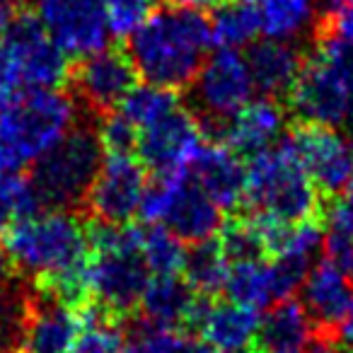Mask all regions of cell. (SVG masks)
Here are the masks:
<instances>
[{"label": "cell", "instance_id": "cell-1", "mask_svg": "<svg viewBox=\"0 0 353 353\" xmlns=\"http://www.w3.org/2000/svg\"><path fill=\"white\" fill-rule=\"evenodd\" d=\"M213 46L211 22L201 10L170 6L152 15L128 37V56L145 83L170 90L189 88Z\"/></svg>", "mask_w": 353, "mask_h": 353}, {"label": "cell", "instance_id": "cell-2", "mask_svg": "<svg viewBox=\"0 0 353 353\" xmlns=\"http://www.w3.org/2000/svg\"><path fill=\"white\" fill-rule=\"evenodd\" d=\"M78 126V102L63 90H34L0 109V174L34 167Z\"/></svg>", "mask_w": 353, "mask_h": 353}, {"label": "cell", "instance_id": "cell-3", "mask_svg": "<svg viewBox=\"0 0 353 353\" xmlns=\"http://www.w3.org/2000/svg\"><path fill=\"white\" fill-rule=\"evenodd\" d=\"M290 112L310 126H353V44L324 32L290 88Z\"/></svg>", "mask_w": 353, "mask_h": 353}, {"label": "cell", "instance_id": "cell-4", "mask_svg": "<svg viewBox=\"0 0 353 353\" xmlns=\"http://www.w3.org/2000/svg\"><path fill=\"white\" fill-rule=\"evenodd\" d=\"M3 247L17 271L44 283L90 259V228L65 208L39 211L8 228Z\"/></svg>", "mask_w": 353, "mask_h": 353}, {"label": "cell", "instance_id": "cell-5", "mask_svg": "<svg viewBox=\"0 0 353 353\" xmlns=\"http://www.w3.org/2000/svg\"><path fill=\"white\" fill-rule=\"evenodd\" d=\"M143 228L97 223L90 228V290L114 319L133 312L150 279L141 254Z\"/></svg>", "mask_w": 353, "mask_h": 353}, {"label": "cell", "instance_id": "cell-6", "mask_svg": "<svg viewBox=\"0 0 353 353\" xmlns=\"http://www.w3.org/2000/svg\"><path fill=\"white\" fill-rule=\"evenodd\" d=\"M245 201L256 216L279 223L307 221L319 211V192L288 138L252 155Z\"/></svg>", "mask_w": 353, "mask_h": 353}, {"label": "cell", "instance_id": "cell-7", "mask_svg": "<svg viewBox=\"0 0 353 353\" xmlns=\"http://www.w3.org/2000/svg\"><path fill=\"white\" fill-rule=\"evenodd\" d=\"M138 216L148 225H165L182 242H203L223 228V208L199 187L192 170L160 174L143 196Z\"/></svg>", "mask_w": 353, "mask_h": 353}, {"label": "cell", "instance_id": "cell-8", "mask_svg": "<svg viewBox=\"0 0 353 353\" xmlns=\"http://www.w3.org/2000/svg\"><path fill=\"white\" fill-rule=\"evenodd\" d=\"M102 157L104 148L97 131L75 126L32 170V182L41 201L54 208H70L85 201Z\"/></svg>", "mask_w": 353, "mask_h": 353}, {"label": "cell", "instance_id": "cell-9", "mask_svg": "<svg viewBox=\"0 0 353 353\" xmlns=\"http://www.w3.org/2000/svg\"><path fill=\"white\" fill-rule=\"evenodd\" d=\"M15 73L25 92L61 90L68 80V56L46 34L37 15H17L6 32H0Z\"/></svg>", "mask_w": 353, "mask_h": 353}, {"label": "cell", "instance_id": "cell-10", "mask_svg": "<svg viewBox=\"0 0 353 353\" xmlns=\"http://www.w3.org/2000/svg\"><path fill=\"white\" fill-rule=\"evenodd\" d=\"M148 184V167L141 157L131 152H104L85 201L99 223L126 225L141 213Z\"/></svg>", "mask_w": 353, "mask_h": 353}, {"label": "cell", "instance_id": "cell-11", "mask_svg": "<svg viewBox=\"0 0 353 353\" xmlns=\"http://www.w3.org/2000/svg\"><path fill=\"white\" fill-rule=\"evenodd\" d=\"M34 15L68 59L107 49L112 37L102 0H34Z\"/></svg>", "mask_w": 353, "mask_h": 353}, {"label": "cell", "instance_id": "cell-12", "mask_svg": "<svg viewBox=\"0 0 353 353\" xmlns=\"http://www.w3.org/2000/svg\"><path fill=\"white\" fill-rule=\"evenodd\" d=\"M192 92L203 117L228 121L250 99H254L256 92L247 56L237 49H218L199 68Z\"/></svg>", "mask_w": 353, "mask_h": 353}, {"label": "cell", "instance_id": "cell-13", "mask_svg": "<svg viewBox=\"0 0 353 353\" xmlns=\"http://www.w3.org/2000/svg\"><path fill=\"white\" fill-rule=\"evenodd\" d=\"M203 141V126L192 112L179 107L160 123L145 128L138 136V157L155 176L192 170Z\"/></svg>", "mask_w": 353, "mask_h": 353}, {"label": "cell", "instance_id": "cell-14", "mask_svg": "<svg viewBox=\"0 0 353 353\" xmlns=\"http://www.w3.org/2000/svg\"><path fill=\"white\" fill-rule=\"evenodd\" d=\"M288 143L317 192L327 196L346 192L353 174V143H348L339 128L303 123V128L290 133Z\"/></svg>", "mask_w": 353, "mask_h": 353}, {"label": "cell", "instance_id": "cell-15", "mask_svg": "<svg viewBox=\"0 0 353 353\" xmlns=\"http://www.w3.org/2000/svg\"><path fill=\"white\" fill-rule=\"evenodd\" d=\"M136 78L131 56L117 49H102L88 56L73 73L78 97L97 112L117 109L136 85Z\"/></svg>", "mask_w": 353, "mask_h": 353}, {"label": "cell", "instance_id": "cell-16", "mask_svg": "<svg viewBox=\"0 0 353 353\" xmlns=\"http://www.w3.org/2000/svg\"><path fill=\"white\" fill-rule=\"evenodd\" d=\"M259 319V312L247 305L230 298L225 303H211V298L201 295L192 327L199 329L201 339L216 353H247V348L254 346Z\"/></svg>", "mask_w": 353, "mask_h": 353}, {"label": "cell", "instance_id": "cell-17", "mask_svg": "<svg viewBox=\"0 0 353 353\" xmlns=\"http://www.w3.org/2000/svg\"><path fill=\"white\" fill-rule=\"evenodd\" d=\"M300 298L314 329L332 334L343 322L353 303V279L332 259H319L310 266L307 279L300 288Z\"/></svg>", "mask_w": 353, "mask_h": 353}, {"label": "cell", "instance_id": "cell-18", "mask_svg": "<svg viewBox=\"0 0 353 353\" xmlns=\"http://www.w3.org/2000/svg\"><path fill=\"white\" fill-rule=\"evenodd\" d=\"M80 334H83V319L78 307L39 293L37 303L30 300L20 348L25 353H70Z\"/></svg>", "mask_w": 353, "mask_h": 353}, {"label": "cell", "instance_id": "cell-19", "mask_svg": "<svg viewBox=\"0 0 353 353\" xmlns=\"http://www.w3.org/2000/svg\"><path fill=\"white\" fill-rule=\"evenodd\" d=\"M192 174L199 187L223 208L230 211L245 201L247 165L240 152L228 143H206L192 165Z\"/></svg>", "mask_w": 353, "mask_h": 353}, {"label": "cell", "instance_id": "cell-20", "mask_svg": "<svg viewBox=\"0 0 353 353\" xmlns=\"http://www.w3.org/2000/svg\"><path fill=\"white\" fill-rule=\"evenodd\" d=\"M285 128V112L274 97L250 99L223 123V138L240 155H256L276 145Z\"/></svg>", "mask_w": 353, "mask_h": 353}, {"label": "cell", "instance_id": "cell-21", "mask_svg": "<svg viewBox=\"0 0 353 353\" xmlns=\"http://www.w3.org/2000/svg\"><path fill=\"white\" fill-rule=\"evenodd\" d=\"M314 324L303 303L279 300L259 319L254 348L259 353H303L312 343Z\"/></svg>", "mask_w": 353, "mask_h": 353}, {"label": "cell", "instance_id": "cell-22", "mask_svg": "<svg viewBox=\"0 0 353 353\" xmlns=\"http://www.w3.org/2000/svg\"><path fill=\"white\" fill-rule=\"evenodd\" d=\"M199 298L201 295L187 281L179 279V274L150 276L141 295L138 310L148 322L162 324V327H192Z\"/></svg>", "mask_w": 353, "mask_h": 353}, {"label": "cell", "instance_id": "cell-23", "mask_svg": "<svg viewBox=\"0 0 353 353\" xmlns=\"http://www.w3.org/2000/svg\"><path fill=\"white\" fill-rule=\"evenodd\" d=\"M247 61H250L256 92L266 94V97H279V94L290 92L305 63L293 41L276 39H264L254 44Z\"/></svg>", "mask_w": 353, "mask_h": 353}, {"label": "cell", "instance_id": "cell-24", "mask_svg": "<svg viewBox=\"0 0 353 353\" xmlns=\"http://www.w3.org/2000/svg\"><path fill=\"white\" fill-rule=\"evenodd\" d=\"M319 12L317 0H259L264 39L295 41L310 32Z\"/></svg>", "mask_w": 353, "mask_h": 353}, {"label": "cell", "instance_id": "cell-25", "mask_svg": "<svg viewBox=\"0 0 353 353\" xmlns=\"http://www.w3.org/2000/svg\"><path fill=\"white\" fill-rule=\"evenodd\" d=\"M230 266H232V261H230V256L225 254L223 245L211 237V240L196 242V245L187 252L182 276L199 295L211 298V295L225 290Z\"/></svg>", "mask_w": 353, "mask_h": 353}, {"label": "cell", "instance_id": "cell-26", "mask_svg": "<svg viewBox=\"0 0 353 353\" xmlns=\"http://www.w3.org/2000/svg\"><path fill=\"white\" fill-rule=\"evenodd\" d=\"M225 293L230 300L247 305V307L256 310V312L271 307L276 303L271 261H264V256L232 261L230 274H228Z\"/></svg>", "mask_w": 353, "mask_h": 353}, {"label": "cell", "instance_id": "cell-27", "mask_svg": "<svg viewBox=\"0 0 353 353\" xmlns=\"http://www.w3.org/2000/svg\"><path fill=\"white\" fill-rule=\"evenodd\" d=\"M211 37L218 49H237L252 44L261 34L259 8L247 0H223L211 20Z\"/></svg>", "mask_w": 353, "mask_h": 353}, {"label": "cell", "instance_id": "cell-28", "mask_svg": "<svg viewBox=\"0 0 353 353\" xmlns=\"http://www.w3.org/2000/svg\"><path fill=\"white\" fill-rule=\"evenodd\" d=\"M179 107H182V104H179V97H176V90L152 85V83H143V85H133L131 92L119 104V112H121L138 131H145V128L160 123L162 119H167Z\"/></svg>", "mask_w": 353, "mask_h": 353}, {"label": "cell", "instance_id": "cell-29", "mask_svg": "<svg viewBox=\"0 0 353 353\" xmlns=\"http://www.w3.org/2000/svg\"><path fill=\"white\" fill-rule=\"evenodd\" d=\"M141 254L150 276L182 274L187 250L184 242L165 225H148L141 232Z\"/></svg>", "mask_w": 353, "mask_h": 353}, {"label": "cell", "instance_id": "cell-30", "mask_svg": "<svg viewBox=\"0 0 353 353\" xmlns=\"http://www.w3.org/2000/svg\"><path fill=\"white\" fill-rule=\"evenodd\" d=\"M39 192H37L32 176H22L20 172L0 174V232L6 235L22 218H30L41 211Z\"/></svg>", "mask_w": 353, "mask_h": 353}, {"label": "cell", "instance_id": "cell-31", "mask_svg": "<svg viewBox=\"0 0 353 353\" xmlns=\"http://www.w3.org/2000/svg\"><path fill=\"white\" fill-rule=\"evenodd\" d=\"M189 336L192 334H182V329L162 327L141 317L123 339L121 353H184Z\"/></svg>", "mask_w": 353, "mask_h": 353}, {"label": "cell", "instance_id": "cell-32", "mask_svg": "<svg viewBox=\"0 0 353 353\" xmlns=\"http://www.w3.org/2000/svg\"><path fill=\"white\" fill-rule=\"evenodd\" d=\"M225 250V254L230 256V261H242V259H259L264 256V242L256 230L254 218L250 221H235V223H223L221 228V240H218Z\"/></svg>", "mask_w": 353, "mask_h": 353}, {"label": "cell", "instance_id": "cell-33", "mask_svg": "<svg viewBox=\"0 0 353 353\" xmlns=\"http://www.w3.org/2000/svg\"><path fill=\"white\" fill-rule=\"evenodd\" d=\"M112 37L128 39L152 15L155 0H102Z\"/></svg>", "mask_w": 353, "mask_h": 353}, {"label": "cell", "instance_id": "cell-34", "mask_svg": "<svg viewBox=\"0 0 353 353\" xmlns=\"http://www.w3.org/2000/svg\"><path fill=\"white\" fill-rule=\"evenodd\" d=\"M27 312H30V300L10 288L0 290V351L20 346Z\"/></svg>", "mask_w": 353, "mask_h": 353}, {"label": "cell", "instance_id": "cell-35", "mask_svg": "<svg viewBox=\"0 0 353 353\" xmlns=\"http://www.w3.org/2000/svg\"><path fill=\"white\" fill-rule=\"evenodd\" d=\"M138 131L121 112H104L102 121L97 126V138L102 143L104 152H131L138 145Z\"/></svg>", "mask_w": 353, "mask_h": 353}, {"label": "cell", "instance_id": "cell-36", "mask_svg": "<svg viewBox=\"0 0 353 353\" xmlns=\"http://www.w3.org/2000/svg\"><path fill=\"white\" fill-rule=\"evenodd\" d=\"M324 230H327V235L353 237V187L334 196V201L329 203Z\"/></svg>", "mask_w": 353, "mask_h": 353}, {"label": "cell", "instance_id": "cell-37", "mask_svg": "<svg viewBox=\"0 0 353 353\" xmlns=\"http://www.w3.org/2000/svg\"><path fill=\"white\" fill-rule=\"evenodd\" d=\"M22 94H27V92L15 73V65H12L10 54H8V49H6V41L0 37V109H6L8 104L20 99Z\"/></svg>", "mask_w": 353, "mask_h": 353}, {"label": "cell", "instance_id": "cell-38", "mask_svg": "<svg viewBox=\"0 0 353 353\" xmlns=\"http://www.w3.org/2000/svg\"><path fill=\"white\" fill-rule=\"evenodd\" d=\"M327 32H329V34H334V37H339V39L351 41V44H353V0H348L346 6H343L336 15L329 17V20H327Z\"/></svg>", "mask_w": 353, "mask_h": 353}, {"label": "cell", "instance_id": "cell-39", "mask_svg": "<svg viewBox=\"0 0 353 353\" xmlns=\"http://www.w3.org/2000/svg\"><path fill=\"white\" fill-rule=\"evenodd\" d=\"M336 336H339V346H341L346 353H353V303H351V307H348L343 322L339 324Z\"/></svg>", "mask_w": 353, "mask_h": 353}, {"label": "cell", "instance_id": "cell-40", "mask_svg": "<svg viewBox=\"0 0 353 353\" xmlns=\"http://www.w3.org/2000/svg\"><path fill=\"white\" fill-rule=\"evenodd\" d=\"M17 10H20V0H0V32H6L15 22Z\"/></svg>", "mask_w": 353, "mask_h": 353}, {"label": "cell", "instance_id": "cell-41", "mask_svg": "<svg viewBox=\"0 0 353 353\" xmlns=\"http://www.w3.org/2000/svg\"><path fill=\"white\" fill-rule=\"evenodd\" d=\"M12 269H15V266H12V261H10V256H8L6 247L0 245V290L8 288V283H10Z\"/></svg>", "mask_w": 353, "mask_h": 353}, {"label": "cell", "instance_id": "cell-42", "mask_svg": "<svg viewBox=\"0 0 353 353\" xmlns=\"http://www.w3.org/2000/svg\"><path fill=\"white\" fill-rule=\"evenodd\" d=\"M174 6H184V8H194V10H208V8H218L223 0H170Z\"/></svg>", "mask_w": 353, "mask_h": 353}, {"label": "cell", "instance_id": "cell-43", "mask_svg": "<svg viewBox=\"0 0 353 353\" xmlns=\"http://www.w3.org/2000/svg\"><path fill=\"white\" fill-rule=\"evenodd\" d=\"M346 3H348V0H317L319 12L324 15V20H329L332 15H336V12L341 10Z\"/></svg>", "mask_w": 353, "mask_h": 353}, {"label": "cell", "instance_id": "cell-44", "mask_svg": "<svg viewBox=\"0 0 353 353\" xmlns=\"http://www.w3.org/2000/svg\"><path fill=\"white\" fill-rule=\"evenodd\" d=\"M303 353H336V351H334V348L329 346V343H324V341H312Z\"/></svg>", "mask_w": 353, "mask_h": 353}, {"label": "cell", "instance_id": "cell-45", "mask_svg": "<svg viewBox=\"0 0 353 353\" xmlns=\"http://www.w3.org/2000/svg\"><path fill=\"white\" fill-rule=\"evenodd\" d=\"M0 353H25L20 346H15V348H6V351H0Z\"/></svg>", "mask_w": 353, "mask_h": 353}, {"label": "cell", "instance_id": "cell-46", "mask_svg": "<svg viewBox=\"0 0 353 353\" xmlns=\"http://www.w3.org/2000/svg\"><path fill=\"white\" fill-rule=\"evenodd\" d=\"M247 3H259V0H247Z\"/></svg>", "mask_w": 353, "mask_h": 353}, {"label": "cell", "instance_id": "cell-47", "mask_svg": "<svg viewBox=\"0 0 353 353\" xmlns=\"http://www.w3.org/2000/svg\"><path fill=\"white\" fill-rule=\"evenodd\" d=\"M348 187H353V174H351V184H348Z\"/></svg>", "mask_w": 353, "mask_h": 353}]
</instances>
